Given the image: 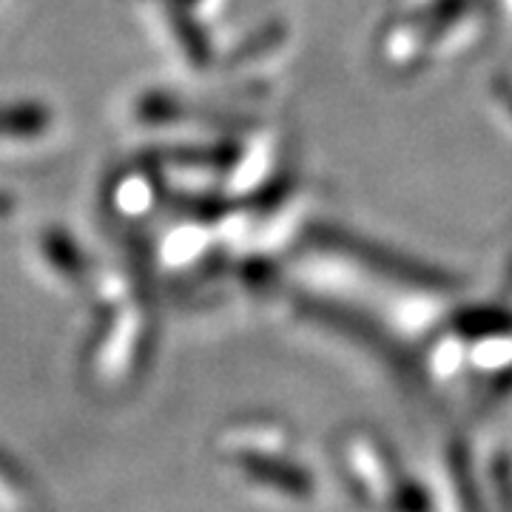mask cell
Here are the masks:
<instances>
[{
	"instance_id": "cell-1",
	"label": "cell",
	"mask_w": 512,
	"mask_h": 512,
	"mask_svg": "<svg viewBox=\"0 0 512 512\" xmlns=\"http://www.w3.org/2000/svg\"><path fill=\"white\" fill-rule=\"evenodd\" d=\"M52 123V111L40 103L0 106V137L3 140H32Z\"/></svg>"
},
{
	"instance_id": "cell-2",
	"label": "cell",
	"mask_w": 512,
	"mask_h": 512,
	"mask_svg": "<svg viewBox=\"0 0 512 512\" xmlns=\"http://www.w3.org/2000/svg\"><path fill=\"white\" fill-rule=\"evenodd\" d=\"M43 254L49 256L57 271L63 276H69V279H80L83 271H86L83 256L74 248L72 237H63V234H49V237H43Z\"/></svg>"
}]
</instances>
